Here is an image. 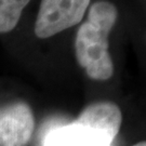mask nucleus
Listing matches in <instances>:
<instances>
[{"label": "nucleus", "instance_id": "nucleus-1", "mask_svg": "<svg viewBox=\"0 0 146 146\" xmlns=\"http://www.w3.org/2000/svg\"><path fill=\"white\" fill-rule=\"evenodd\" d=\"M116 7L108 1L91 5L88 20L79 27L75 49L78 64L93 80H107L114 74L108 52V36L117 21Z\"/></svg>", "mask_w": 146, "mask_h": 146}, {"label": "nucleus", "instance_id": "nucleus-3", "mask_svg": "<svg viewBox=\"0 0 146 146\" xmlns=\"http://www.w3.org/2000/svg\"><path fill=\"white\" fill-rule=\"evenodd\" d=\"M34 130L35 117L25 102L0 107V146H26Z\"/></svg>", "mask_w": 146, "mask_h": 146}, {"label": "nucleus", "instance_id": "nucleus-2", "mask_svg": "<svg viewBox=\"0 0 146 146\" xmlns=\"http://www.w3.org/2000/svg\"><path fill=\"white\" fill-rule=\"evenodd\" d=\"M90 0H41L35 24L39 38H50L82 20Z\"/></svg>", "mask_w": 146, "mask_h": 146}, {"label": "nucleus", "instance_id": "nucleus-7", "mask_svg": "<svg viewBox=\"0 0 146 146\" xmlns=\"http://www.w3.org/2000/svg\"><path fill=\"white\" fill-rule=\"evenodd\" d=\"M132 146H146V143L145 142H140V143H137L135 145H132Z\"/></svg>", "mask_w": 146, "mask_h": 146}, {"label": "nucleus", "instance_id": "nucleus-4", "mask_svg": "<svg viewBox=\"0 0 146 146\" xmlns=\"http://www.w3.org/2000/svg\"><path fill=\"white\" fill-rule=\"evenodd\" d=\"M113 142L106 133L75 120L52 129L46 137L44 146H111Z\"/></svg>", "mask_w": 146, "mask_h": 146}, {"label": "nucleus", "instance_id": "nucleus-6", "mask_svg": "<svg viewBox=\"0 0 146 146\" xmlns=\"http://www.w3.org/2000/svg\"><path fill=\"white\" fill-rule=\"evenodd\" d=\"M31 0H0V34L14 29Z\"/></svg>", "mask_w": 146, "mask_h": 146}, {"label": "nucleus", "instance_id": "nucleus-5", "mask_svg": "<svg viewBox=\"0 0 146 146\" xmlns=\"http://www.w3.org/2000/svg\"><path fill=\"white\" fill-rule=\"evenodd\" d=\"M76 121L104 132L114 141L119 133L122 114L119 106L115 103L98 102L87 106Z\"/></svg>", "mask_w": 146, "mask_h": 146}]
</instances>
